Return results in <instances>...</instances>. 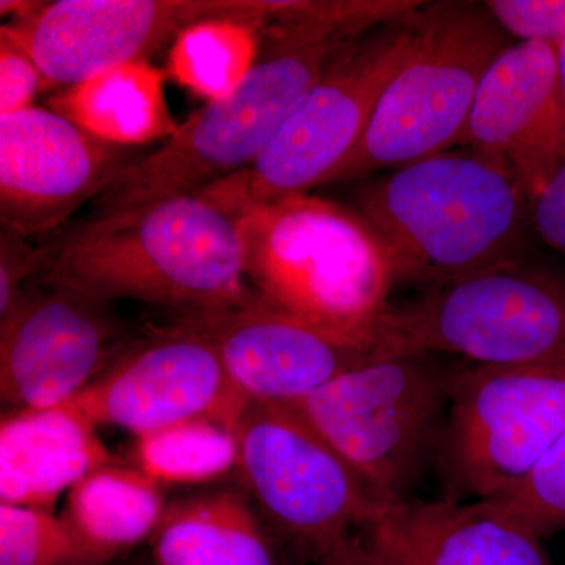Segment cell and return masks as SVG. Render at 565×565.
I'll return each mask as SVG.
<instances>
[{
    "label": "cell",
    "instance_id": "obj_1",
    "mask_svg": "<svg viewBox=\"0 0 565 565\" xmlns=\"http://www.w3.org/2000/svg\"><path fill=\"white\" fill-rule=\"evenodd\" d=\"M377 2L299 0L273 21L239 81L161 147L129 163L96 199L99 214L203 191L262 158L282 122L351 44L375 28Z\"/></svg>",
    "mask_w": 565,
    "mask_h": 565
},
{
    "label": "cell",
    "instance_id": "obj_2",
    "mask_svg": "<svg viewBox=\"0 0 565 565\" xmlns=\"http://www.w3.org/2000/svg\"><path fill=\"white\" fill-rule=\"evenodd\" d=\"M46 277L111 302L188 311L252 299L241 217L202 192L99 214L54 247Z\"/></svg>",
    "mask_w": 565,
    "mask_h": 565
},
{
    "label": "cell",
    "instance_id": "obj_3",
    "mask_svg": "<svg viewBox=\"0 0 565 565\" xmlns=\"http://www.w3.org/2000/svg\"><path fill=\"white\" fill-rule=\"evenodd\" d=\"M360 214L392 256L397 281L423 291L523 262L531 202L475 152H440L364 185Z\"/></svg>",
    "mask_w": 565,
    "mask_h": 565
},
{
    "label": "cell",
    "instance_id": "obj_4",
    "mask_svg": "<svg viewBox=\"0 0 565 565\" xmlns=\"http://www.w3.org/2000/svg\"><path fill=\"white\" fill-rule=\"evenodd\" d=\"M241 234L253 291L323 330L379 345L396 275L360 212L299 193L241 215Z\"/></svg>",
    "mask_w": 565,
    "mask_h": 565
},
{
    "label": "cell",
    "instance_id": "obj_5",
    "mask_svg": "<svg viewBox=\"0 0 565 565\" xmlns=\"http://www.w3.org/2000/svg\"><path fill=\"white\" fill-rule=\"evenodd\" d=\"M511 36L481 2L423 3L414 47L327 184L440 154L462 139L476 92Z\"/></svg>",
    "mask_w": 565,
    "mask_h": 565
},
{
    "label": "cell",
    "instance_id": "obj_6",
    "mask_svg": "<svg viewBox=\"0 0 565 565\" xmlns=\"http://www.w3.org/2000/svg\"><path fill=\"white\" fill-rule=\"evenodd\" d=\"M418 10L360 36L282 122L258 161L199 192L241 217L326 185L355 150L386 85L407 61Z\"/></svg>",
    "mask_w": 565,
    "mask_h": 565
},
{
    "label": "cell",
    "instance_id": "obj_7",
    "mask_svg": "<svg viewBox=\"0 0 565 565\" xmlns=\"http://www.w3.org/2000/svg\"><path fill=\"white\" fill-rule=\"evenodd\" d=\"M451 367L434 355H381L288 403L382 503L405 500L435 449Z\"/></svg>",
    "mask_w": 565,
    "mask_h": 565
},
{
    "label": "cell",
    "instance_id": "obj_8",
    "mask_svg": "<svg viewBox=\"0 0 565 565\" xmlns=\"http://www.w3.org/2000/svg\"><path fill=\"white\" fill-rule=\"evenodd\" d=\"M381 355L455 353L475 364H565V277L525 259L423 291L377 327Z\"/></svg>",
    "mask_w": 565,
    "mask_h": 565
},
{
    "label": "cell",
    "instance_id": "obj_9",
    "mask_svg": "<svg viewBox=\"0 0 565 565\" xmlns=\"http://www.w3.org/2000/svg\"><path fill=\"white\" fill-rule=\"evenodd\" d=\"M565 433V364L452 370L437 444L445 500L511 492Z\"/></svg>",
    "mask_w": 565,
    "mask_h": 565
},
{
    "label": "cell",
    "instance_id": "obj_10",
    "mask_svg": "<svg viewBox=\"0 0 565 565\" xmlns=\"http://www.w3.org/2000/svg\"><path fill=\"white\" fill-rule=\"evenodd\" d=\"M292 0H54L2 25L47 85L77 87L139 65L163 44L204 25L255 29L285 14Z\"/></svg>",
    "mask_w": 565,
    "mask_h": 565
},
{
    "label": "cell",
    "instance_id": "obj_11",
    "mask_svg": "<svg viewBox=\"0 0 565 565\" xmlns=\"http://www.w3.org/2000/svg\"><path fill=\"white\" fill-rule=\"evenodd\" d=\"M248 497L275 533L318 561L373 519L382 501L285 404L248 403L234 427Z\"/></svg>",
    "mask_w": 565,
    "mask_h": 565
},
{
    "label": "cell",
    "instance_id": "obj_12",
    "mask_svg": "<svg viewBox=\"0 0 565 565\" xmlns=\"http://www.w3.org/2000/svg\"><path fill=\"white\" fill-rule=\"evenodd\" d=\"M96 427L137 438L195 418L236 427L248 405L210 341L178 322L111 359L87 388L65 403Z\"/></svg>",
    "mask_w": 565,
    "mask_h": 565
},
{
    "label": "cell",
    "instance_id": "obj_13",
    "mask_svg": "<svg viewBox=\"0 0 565 565\" xmlns=\"http://www.w3.org/2000/svg\"><path fill=\"white\" fill-rule=\"evenodd\" d=\"M122 143L66 117L31 106L0 115V222L32 237L54 232L137 159Z\"/></svg>",
    "mask_w": 565,
    "mask_h": 565
},
{
    "label": "cell",
    "instance_id": "obj_14",
    "mask_svg": "<svg viewBox=\"0 0 565 565\" xmlns=\"http://www.w3.org/2000/svg\"><path fill=\"white\" fill-rule=\"evenodd\" d=\"M109 302L44 275L0 316V396L9 412L76 397L110 362Z\"/></svg>",
    "mask_w": 565,
    "mask_h": 565
},
{
    "label": "cell",
    "instance_id": "obj_15",
    "mask_svg": "<svg viewBox=\"0 0 565 565\" xmlns=\"http://www.w3.org/2000/svg\"><path fill=\"white\" fill-rule=\"evenodd\" d=\"M180 321L210 341L248 403H292L381 356L377 344L323 330L256 292L243 303L185 311Z\"/></svg>",
    "mask_w": 565,
    "mask_h": 565
},
{
    "label": "cell",
    "instance_id": "obj_16",
    "mask_svg": "<svg viewBox=\"0 0 565 565\" xmlns=\"http://www.w3.org/2000/svg\"><path fill=\"white\" fill-rule=\"evenodd\" d=\"M460 145L497 163L531 203L565 161V95L556 44L516 41L490 63Z\"/></svg>",
    "mask_w": 565,
    "mask_h": 565
},
{
    "label": "cell",
    "instance_id": "obj_17",
    "mask_svg": "<svg viewBox=\"0 0 565 565\" xmlns=\"http://www.w3.org/2000/svg\"><path fill=\"white\" fill-rule=\"evenodd\" d=\"M363 530L390 565H555L542 539L476 501L382 503Z\"/></svg>",
    "mask_w": 565,
    "mask_h": 565
},
{
    "label": "cell",
    "instance_id": "obj_18",
    "mask_svg": "<svg viewBox=\"0 0 565 565\" xmlns=\"http://www.w3.org/2000/svg\"><path fill=\"white\" fill-rule=\"evenodd\" d=\"M107 463L95 424L71 405L9 412L0 424V504L52 512L63 492Z\"/></svg>",
    "mask_w": 565,
    "mask_h": 565
},
{
    "label": "cell",
    "instance_id": "obj_19",
    "mask_svg": "<svg viewBox=\"0 0 565 565\" xmlns=\"http://www.w3.org/2000/svg\"><path fill=\"white\" fill-rule=\"evenodd\" d=\"M248 494L214 490L167 504L150 537L152 565H285Z\"/></svg>",
    "mask_w": 565,
    "mask_h": 565
},
{
    "label": "cell",
    "instance_id": "obj_20",
    "mask_svg": "<svg viewBox=\"0 0 565 565\" xmlns=\"http://www.w3.org/2000/svg\"><path fill=\"white\" fill-rule=\"evenodd\" d=\"M167 504L162 486L134 467L107 463L68 492L62 516L95 565L150 541Z\"/></svg>",
    "mask_w": 565,
    "mask_h": 565
},
{
    "label": "cell",
    "instance_id": "obj_21",
    "mask_svg": "<svg viewBox=\"0 0 565 565\" xmlns=\"http://www.w3.org/2000/svg\"><path fill=\"white\" fill-rule=\"evenodd\" d=\"M147 70V68H145ZM143 63L111 71L71 88L55 110L107 139L140 145L159 129V81Z\"/></svg>",
    "mask_w": 565,
    "mask_h": 565
},
{
    "label": "cell",
    "instance_id": "obj_22",
    "mask_svg": "<svg viewBox=\"0 0 565 565\" xmlns=\"http://www.w3.org/2000/svg\"><path fill=\"white\" fill-rule=\"evenodd\" d=\"M134 459L161 486L210 482L236 470V434L217 419H188L137 438Z\"/></svg>",
    "mask_w": 565,
    "mask_h": 565
},
{
    "label": "cell",
    "instance_id": "obj_23",
    "mask_svg": "<svg viewBox=\"0 0 565 565\" xmlns=\"http://www.w3.org/2000/svg\"><path fill=\"white\" fill-rule=\"evenodd\" d=\"M505 522L542 539L565 531V433L511 492L476 501Z\"/></svg>",
    "mask_w": 565,
    "mask_h": 565
},
{
    "label": "cell",
    "instance_id": "obj_24",
    "mask_svg": "<svg viewBox=\"0 0 565 565\" xmlns=\"http://www.w3.org/2000/svg\"><path fill=\"white\" fill-rule=\"evenodd\" d=\"M0 565H95L63 519L0 504Z\"/></svg>",
    "mask_w": 565,
    "mask_h": 565
},
{
    "label": "cell",
    "instance_id": "obj_25",
    "mask_svg": "<svg viewBox=\"0 0 565 565\" xmlns=\"http://www.w3.org/2000/svg\"><path fill=\"white\" fill-rule=\"evenodd\" d=\"M484 3L511 39L548 44L565 39V0H489Z\"/></svg>",
    "mask_w": 565,
    "mask_h": 565
},
{
    "label": "cell",
    "instance_id": "obj_26",
    "mask_svg": "<svg viewBox=\"0 0 565 565\" xmlns=\"http://www.w3.org/2000/svg\"><path fill=\"white\" fill-rule=\"evenodd\" d=\"M52 248L33 247L29 237L3 228L0 233V316L10 310L31 282L29 278L50 266Z\"/></svg>",
    "mask_w": 565,
    "mask_h": 565
},
{
    "label": "cell",
    "instance_id": "obj_27",
    "mask_svg": "<svg viewBox=\"0 0 565 565\" xmlns=\"http://www.w3.org/2000/svg\"><path fill=\"white\" fill-rule=\"evenodd\" d=\"M47 85L43 74L6 32H0V115L35 106L33 99Z\"/></svg>",
    "mask_w": 565,
    "mask_h": 565
},
{
    "label": "cell",
    "instance_id": "obj_28",
    "mask_svg": "<svg viewBox=\"0 0 565 565\" xmlns=\"http://www.w3.org/2000/svg\"><path fill=\"white\" fill-rule=\"evenodd\" d=\"M534 232L565 258V161L531 203Z\"/></svg>",
    "mask_w": 565,
    "mask_h": 565
},
{
    "label": "cell",
    "instance_id": "obj_29",
    "mask_svg": "<svg viewBox=\"0 0 565 565\" xmlns=\"http://www.w3.org/2000/svg\"><path fill=\"white\" fill-rule=\"evenodd\" d=\"M318 565H390L367 544L364 535H348L318 559Z\"/></svg>",
    "mask_w": 565,
    "mask_h": 565
},
{
    "label": "cell",
    "instance_id": "obj_30",
    "mask_svg": "<svg viewBox=\"0 0 565 565\" xmlns=\"http://www.w3.org/2000/svg\"><path fill=\"white\" fill-rule=\"evenodd\" d=\"M557 66H559L561 84L565 95V39L556 44Z\"/></svg>",
    "mask_w": 565,
    "mask_h": 565
}]
</instances>
